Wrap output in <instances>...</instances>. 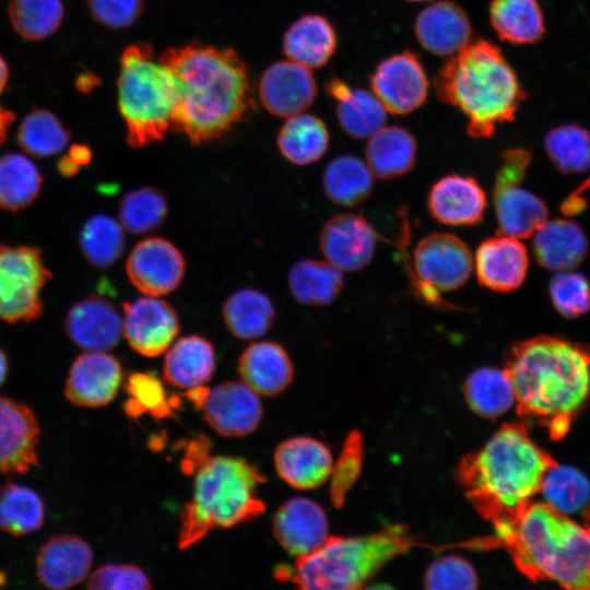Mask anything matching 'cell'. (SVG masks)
<instances>
[{"mask_svg":"<svg viewBox=\"0 0 590 590\" xmlns=\"http://www.w3.org/2000/svg\"><path fill=\"white\" fill-rule=\"evenodd\" d=\"M417 143L406 129L384 127L368 139L366 161L371 173L390 180L408 174L416 161Z\"/></svg>","mask_w":590,"mask_h":590,"instance_id":"obj_32","label":"cell"},{"mask_svg":"<svg viewBox=\"0 0 590 590\" xmlns=\"http://www.w3.org/2000/svg\"><path fill=\"white\" fill-rule=\"evenodd\" d=\"M412 264L414 295L430 307L456 308L441 293L455 291L469 280L473 259L467 244L450 233H432L417 243Z\"/></svg>","mask_w":590,"mask_h":590,"instance_id":"obj_9","label":"cell"},{"mask_svg":"<svg viewBox=\"0 0 590 590\" xmlns=\"http://www.w3.org/2000/svg\"><path fill=\"white\" fill-rule=\"evenodd\" d=\"M272 529L279 544L297 557L316 551L329 538L326 512L306 497L285 502L274 515Z\"/></svg>","mask_w":590,"mask_h":590,"instance_id":"obj_19","label":"cell"},{"mask_svg":"<svg viewBox=\"0 0 590 590\" xmlns=\"http://www.w3.org/2000/svg\"><path fill=\"white\" fill-rule=\"evenodd\" d=\"M343 274L328 261L300 259L290 270L288 287L294 298L308 306H326L340 294Z\"/></svg>","mask_w":590,"mask_h":590,"instance_id":"obj_37","label":"cell"},{"mask_svg":"<svg viewBox=\"0 0 590 590\" xmlns=\"http://www.w3.org/2000/svg\"><path fill=\"white\" fill-rule=\"evenodd\" d=\"M8 373V358L5 353L0 349V386L3 384Z\"/></svg>","mask_w":590,"mask_h":590,"instance_id":"obj_57","label":"cell"},{"mask_svg":"<svg viewBox=\"0 0 590 590\" xmlns=\"http://www.w3.org/2000/svg\"><path fill=\"white\" fill-rule=\"evenodd\" d=\"M157 59L177 80L175 131L191 144L220 139L251 108L248 69L233 48L191 42L164 50Z\"/></svg>","mask_w":590,"mask_h":590,"instance_id":"obj_1","label":"cell"},{"mask_svg":"<svg viewBox=\"0 0 590 590\" xmlns=\"http://www.w3.org/2000/svg\"><path fill=\"white\" fill-rule=\"evenodd\" d=\"M239 376L257 394L274 397L293 381L294 367L285 349L274 341L249 344L238 358Z\"/></svg>","mask_w":590,"mask_h":590,"instance_id":"obj_26","label":"cell"},{"mask_svg":"<svg viewBox=\"0 0 590 590\" xmlns=\"http://www.w3.org/2000/svg\"><path fill=\"white\" fill-rule=\"evenodd\" d=\"M548 293L554 308L567 319L577 318L590 310V283L579 272H556L550 281Z\"/></svg>","mask_w":590,"mask_h":590,"instance_id":"obj_48","label":"cell"},{"mask_svg":"<svg viewBox=\"0 0 590 590\" xmlns=\"http://www.w3.org/2000/svg\"><path fill=\"white\" fill-rule=\"evenodd\" d=\"M486 192L479 181L465 175L451 174L430 188L427 208L439 223L449 226H472L483 221Z\"/></svg>","mask_w":590,"mask_h":590,"instance_id":"obj_21","label":"cell"},{"mask_svg":"<svg viewBox=\"0 0 590 590\" xmlns=\"http://www.w3.org/2000/svg\"><path fill=\"white\" fill-rule=\"evenodd\" d=\"M258 94L270 114L287 118L304 113L315 102L317 83L310 69L287 59L266 69Z\"/></svg>","mask_w":590,"mask_h":590,"instance_id":"obj_17","label":"cell"},{"mask_svg":"<svg viewBox=\"0 0 590 590\" xmlns=\"http://www.w3.org/2000/svg\"><path fill=\"white\" fill-rule=\"evenodd\" d=\"M414 32L424 49L436 56H453L473 39L465 11L450 0L437 1L416 16Z\"/></svg>","mask_w":590,"mask_h":590,"instance_id":"obj_23","label":"cell"},{"mask_svg":"<svg viewBox=\"0 0 590 590\" xmlns=\"http://www.w3.org/2000/svg\"><path fill=\"white\" fill-rule=\"evenodd\" d=\"M50 279L38 248L0 244V320L36 319L43 308L42 290Z\"/></svg>","mask_w":590,"mask_h":590,"instance_id":"obj_10","label":"cell"},{"mask_svg":"<svg viewBox=\"0 0 590 590\" xmlns=\"http://www.w3.org/2000/svg\"><path fill=\"white\" fill-rule=\"evenodd\" d=\"M505 369L519 411L539 418L552 438H562L590 393V349L565 338L538 335L510 346Z\"/></svg>","mask_w":590,"mask_h":590,"instance_id":"obj_2","label":"cell"},{"mask_svg":"<svg viewBox=\"0 0 590 590\" xmlns=\"http://www.w3.org/2000/svg\"><path fill=\"white\" fill-rule=\"evenodd\" d=\"M338 45L335 28L320 14H306L296 20L283 36V52L288 60L308 69L329 62Z\"/></svg>","mask_w":590,"mask_h":590,"instance_id":"obj_30","label":"cell"},{"mask_svg":"<svg viewBox=\"0 0 590 590\" xmlns=\"http://www.w3.org/2000/svg\"><path fill=\"white\" fill-rule=\"evenodd\" d=\"M200 406L208 424L220 435L241 437L259 426L263 410L257 394L245 382L228 381L212 389L200 387L187 392Z\"/></svg>","mask_w":590,"mask_h":590,"instance_id":"obj_11","label":"cell"},{"mask_svg":"<svg viewBox=\"0 0 590 590\" xmlns=\"http://www.w3.org/2000/svg\"><path fill=\"white\" fill-rule=\"evenodd\" d=\"M120 362L105 351H87L73 361L64 396L74 405L99 408L110 403L121 386Z\"/></svg>","mask_w":590,"mask_h":590,"instance_id":"obj_16","label":"cell"},{"mask_svg":"<svg viewBox=\"0 0 590 590\" xmlns=\"http://www.w3.org/2000/svg\"><path fill=\"white\" fill-rule=\"evenodd\" d=\"M186 262L180 250L168 239L149 237L138 243L126 261L130 282L142 293L163 296L181 283Z\"/></svg>","mask_w":590,"mask_h":590,"instance_id":"obj_13","label":"cell"},{"mask_svg":"<svg viewBox=\"0 0 590 590\" xmlns=\"http://www.w3.org/2000/svg\"><path fill=\"white\" fill-rule=\"evenodd\" d=\"M529 578L590 590V526L547 504L530 503L512 520L504 542Z\"/></svg>","mask_w":590,"mask_h":590,"instance_id":"obj_5","label":"cell"},{"mask_svg":"<svg viewBox=\"0 0 590 590\" xmlns=\"http://www.w3.org/2000/svg\"><path fill=\"white\" fill-rule=\"evenodd\" d=\"M38 436L34 412L0 396V474L25 473L37 465Z\"/></svg>","mask_w":590,"mask_h":590,"instance_id":"obj_18","label":"cell"},{"mask_svg":"<svg viewBox=\"0 0 590 590\" xmlns=\"http://www.w3.org/2000/svg\"><path fill=\"white\" fill-rule=\"evenodd\" d=\"M327 93L337 102L335 115L342 130L355 139H369L387 122V109L374 93L333 78Z\"/></svg>","mask_w":590,"mask_h":590,"instance_id":"obj_28","label":"cell"},{"mask_svg":"<svg viewBox=\"0 0 590 590\" xmlns=\"http://www.w3.org/2000/svg\"><path fill=\"white\" fill-rule=\"evenodd\" d=\"M489 22L497 36L511 44H535L545 34L538 0H492Z\"/></svg>","mask_w":590,"mask_h":590,"instance_id":"obj_33","label":"cell"},{"mask_svg":"<svg viewBox=\"0 0 590 590\" xmlns=\"http://www.w3.org/2000/svg\"><path fill=\"white\" fill-rule=\"evenodd\" d=\"M45 521V504L32 488L5 482L0 487V530L13 536L37 531Z\"/></svg>","mask_w":590,"mask_h":590,"instance_id":"obj_40","label":"cell"},{"mask_svg":"<svg viewBox=\"0 0 590 590\" xmlns=\"http://www.w3.org/2000/svg\"><path fill=\"white\" fill-rule=\"evenodd\" d=\"M8 76H9L8 66L5 61L3 60V58L0 56V94L7 85Z\"/></svg>","mask_w":590,"mask_h":590,"instance_id":"obj_56","label":"cell"},{"mask_svg":"<svg viewBox=\"0 0 590 590\" xmlns=\"http://www.w3.org/2000/svg\"><path fill=\"white\" fill-rule=\"evenodd\" d=\"M424 583L434 590H471L475 589L479 579L473 566L461 556H442L428 567Z\"/></svg>","mask_w":590,"mask_h":590,"instance_id":"obj_49","label":"cell"},{"mask_svg":"<svg viewBox=\"0 0 590 590\" xmlns=\"http://www.w3.org/2000/svg\"><path fill=\"white\" fill-rule=\"evenodd\" d=\"M545 151L553 165L564 174H579L590 168V131L577 125L551 129L544 138Z\"/></svg>","mask_w":590,"mask_h":590,"instance_id":"obj_43","label":"cell"},{"mask_svg":"<svg viewBox=\"0 0 590 590\" xmlns=\"http://www.w3.org/2000/svg\"><path fill=\"white\" fill-rule=\"evenodd\" d=\"M588 249L582 228L566 219L546 221L534 233L532 243L536 262L555 272L574 270L585 260Z\"/></svg>","mask_w":590,"mask_h":590,"instance_id":"obj_29","label":"cell"},{"mask_svg":"<svg viewBox=\"0 0 590 590\" xmlns=\"http://www.w3.org/2000/svg\"><path fill=\"white\" fill-rule=\"evenodd\" d=\"M191 500L180 512L178 546L193 545L214 529H228L261 516L258 496L264 475L246 459L205 457L197 467Z\"/></svg>","mask_w":590,"mask_h":590,"instance_id":"obj_6","label":"cell"},{"mask_svg":"<svg viewBox=\"0 0 590 590\" xmlns=\"http://www.w3.org/2000/svg\"><path fill=\"white\" fill-rule=\"evenodd\" d=\"M494 208L499 235L528 238L547 221L545 202L520 185L494 189Z\"/></svg>","mask_w":590,"mask_h":590,"instance_id":"obj_31","label":"cell"},{"mask_svg":"<svg viewBox=\"0 0 590 590\" xmlns=\"http://www.w3.org/2000/svg\"><path fill=\"white\" fill-rule=\"evenodd\" d=\"M69 130L47 109H34L25 116L17 131V142L27 153L47 157L61 152L70 140Z\"/></svg>","mask_w":590,"mask_h":590,"instance_id":"obj_44","label":"cell"},{"mask_svg":"<svg viewBox=\"0 0 590 590\" xmlns=\"http://www.w3.org/2000/svg\"><path fill=\"white\" fill-rule=\"evenodd\" d=\"M119 221L132 234L158 228L167 215L165 196L156 188L140 187L128 191L119 201Z\"/></svg>","mask_w":590,"mask_h":590,"instance_id":"obj_46","label":"cell"},{"mask_svg":"<svg viewBox=\"0 0 590 590\" xmlns=\"http://www.w3.org/2000/svg\"><path fill=\"white\" fill-rule=\"evenodd\" d=\"M273 459L280 477L298 489L320 486L331 476L333 468L329 448L306 436L292 437L279 444Z\"/></svg>","mask_w":590,"mask_h":590,"instance_id":"obj_24","label":"cell"},{"mask_svg":"<svg viewBox=\"0 0 590 590\" xmlns=\"http://www.w3.org/2000/svg\"><path fill=\"white\" fill-rule=\"evenodd\" d=\"M88 589L97 590H148L151 580L139 566L131 564H107L97 568L90 577Z\"/></svg>","mask_w":590,"mask_h":590,"instance_id":"obj_50","label":"cell"},{"mask_svg":"<svg viewBox=\"0 0 590 590\" xmlns=\"http://www.w3.org/2000/svg\"><path fill=\"white\" fill-rule=\"evenodd\" d=\"M13 120L14 115L0 105V144L5 140L9 126Z\"/></svg>","mask_w":590,"mask_h":590,"instance_id":"obj_55","label":"cell"},{"mask_svg":"<svg viewBox=\"0 0 590 590\" xmlns=\"http://www.w3.org/2000/svg\"><path fill=\"white\" fill-rule=\"evenodd\" d=\"M464 393L470 408L484 417H498L516 404L514 385L506 369L481 367L472 371Z\"/></svg>","mask_w":590,"mask_h":590,"instance_id":"obj_38","label":"cell"},{"mask_svg":"<svg viewBox=\"0 0 590 590\" xmlns=\"http://www.w3.org/2000/svg\"><path fill=\"white\" fill-rule=\"evenodd\" d=\"M370 86L387 111L406 115L425 103L429 83L421 58L404 50L377 64Z\"/></svg>","mask_w":590,"mask_h":590,"instance_id":"obj_12","label":"cell"},{"mask_svg":"<svg viewBox=\"0 0 590 590\" xmlns=\"http://www.w3.org/2000/svg\"><path fill=\"white\" fill-rule=\"evenodd\" d=\"M80 167L88 163L91 158V152L86 146L76 145L73 146L68 155Z\"/></svg>","mask_w":590,"mask_h":590,"instance_id":"obj_54","label":"cell"},{"mask_svg":"<svg viewBox=\"0 0 590 590\" xmlns=\"http://www.w3.org/2000/svg\"><path fill=\"white\" fill-rule=\"evenodd\" d=\"M436 94L468 119V133L491 138L496 126L515 119L526 98L516 72L499 47L473 38L447 60L437 73Z\"/></svg>","mask_w":590,"mask_h":590,"instance_id":"obj_4","label":"cell"},{"mask_svg":"<svg viewBox=\"0 0 590 590\" xmlns=\"http://www.w3.org/2000/svg\"><path fill=\"white\" fill-rule=\"evenodd\" d=\"M474 266L482 286L497 293H509L523 284L529 256L518 238L498 234L479 245Z\"/></svg>","mask_w":590,"mask_h":590,"instance_id":"obj_20","label":"cell"},{"mask_svg":"<svg viewBox=\"0 0 590 590\" xmlns=\"http://www.w3.org/2000/svg\"><path fill=\"white\" fill-rule=\"evenodd\" d=\"M411 545L402 527L356 538H328L316 551L279 566V580L308 590H350L362 587L396 555Z\"/></svg>","mask_w":590,"mask_h":590,"instance_id":"obj_8","label":"cell"},{"mask_svg":"<svg viewBox=\"0 0 590 590\" xmlns=\"http://www.w3.org/2000/svg\"><path fill=\"white\" fill-rule=\"evenodd\" d=\"M532 155L523 148H512L502 153L494 189L520 185L531 164Z\"/></svg>","mask_w":590,"mask_h":590,"instance_id":"obj_52","label":"cell"},{"mask_svg":"<svg viewBox=\"0 0 590 590\" xmlns=\"http://www.w3.org/2000/svg\"><path fill=\"white\" fill-rule=\"evenodd\" d=\"M93 20L110 30L131 26L141 15L143 0H87Z\"/></svg>","mask_w":590,"mask_h":590,"instance_id":"obj_51","label":"cell"},{"mask_svg":"<svg viewBox=\"0 0 590 590\" xmlns=\"http://www.w3.org/2000/svg\"><path fill=\"white\" fill-rule=\"evenodd\" d=\"M9 17L14 31L28 40H43L61 25V0H11Z\"/></svg>","mask_w":590,"mask_h":590,"instance_id":"obj_45","label":"cell"},{"mask_svg":"<svg viewBox=\"0 0 590 590\" xmlns=\"http://www.w3.org/2000/svg\"><path fill=\"white\" fill-rule=\"evenodd\" d=\"M117 88L131 148L141 149L175 131L179 86L173 72L154 59L151 45L133 44L123 50Z\"/></svg>","mask_w":590,"mask_h":590,"instance_id":"obj_7","label":"cell"},{"mask_svg":"<svg viewBox=\"0 0 590 590\" xmlns=\"http://www.w3.org/2000/svg\"><path fill=\"white\" fill-rule=\"evenodd\" d=\"M64 328L72 342L81 349L107 351L120 341L122 318L107 299L90 296L70 308Z\"/></svg>","mask_w":590,"mask_h":590,"instance_id":"obj_25","label":"cell"},{"mask_svg":"<svg viewBox=\"0 0 590 590\" xmlns=\"http://www.w3.org/2000/svg\"><path fill=\"white\" fill-rule=\"evenodd\" d=\"M539 493L545 504L565 516L590 512V482L574 467L554 462L546 470Z\"/></svg>","mask_w":590,"mask_h":590,"instance_id":"obj_39","label":"cell"},{"mask_svg":"<svg viewBox=\"0 0 590 590\" xmlns=\"http://www.w3.org/2000/svg\"><path fill=\"white\" fill-rule=\"evenodd\" d=\"M222 316L235 338L252 340L268 332L275 311L271 299L264 293L246 287L227 297L222 306Z\"/></svg>","mask_w":590,"mask_h":590,"instance_id":"obj_35","label":"cell"},{"mask_svg":"<svg viewBox=\"0 0 590 590\" xmlns=\"http://www.w3.org/2000/svg\"><path fill=\"white\" fill-rule=\"evenodd\" d=\"M43 177L37 166L17 153L0 157V208L19 211L38 196Z\"/></svg>","mask_w":590,"mask_h":590,"instance_id":"obj_41","label":"cell"},{"mask_svg":"<svg viewBox=\"0 0 590 590\" xmlns=\"http://www.w3.org/2000/svg\"><path fill=\"white\" fill-rule=\"evenodd\" d=\"M122 307V334L129 346L146 357L166 352L180 330L175 309L150 295L126 302Z\"/></svg>","mask_w":590,"mask_h":590,"instance_id":"obj_14","label":"cell"},{"mask_svg":"<svg viewBox=\"0 0 590 590\" xmlns=\"http://www.w3.org/2000/svg\"><path fill=\"white\" fill-rule=\"evenodd\" d=\"M359 450L357 442L355 445L347 442L342 456L332 468L331 494L334 503H340L349 485L354 481L359 469Z\"/></svg>","mask_w":590,"mask_h":590,"instance_id":"obj_53","label":"cell"},{"mask_svg":"<svg viewBox=\"0 0 590 590\" xmlns=\"http://www.w3.org/2000/svg\"><path fill=\"white\" fill-rule=\"evenodd\" d=\"M213 344L204 337L191 334L178 339L167 349L163 378L173 387L192 390L204 385L215 371Z\"/></svg>","mask_w":590,"mask_h":590,"instance_id":"obj_27","label":"cell"},{"mask_svg":"<svg viewBox=\"0 0 590 590\" xmlns=\"http://www.w3.org/2000/svg\"><path fill=\"white\" fill-rule=\"evenodd\" d=\"M554 462L523 426L508 424L462 460L459 477L481 514L496 522L515 518L531 503Z\"/></svg>","mask_w":590,"mask_h":590,"instance_id":"obj_3","label":"cell"},{"mask_svg":"<svg viewBox=\"0 0 590 590\" xmlns=\"http://www.w3.org/2000/svg\"><path fill=\"white\" fill-rule=\"evenodd\" d=\"M329 143L326 123L319 117L305 113L287 117L278 134L281 154L296 165H309L319 161Z\"/></svg>","mask_w":590,"mask_h":590,"instance_id":"obj_34","label":"cell"},{"mask_svg":"<svg viewBox=\"0 0 590 590\" xmlns=\"http://www.w3.org/2000/svg\"><path fill=\"white\" fill-rule=\"evenodd\" d=\"M92 562L93 552L86 541L72 534L56 535L38 551L37 577L49 589H68L85 579Z\"/></svg>","mask_w":590,"mask_h":590,"instance_id":"obj_22","label":"cell"},{"mask_svg":"<svg viewBox=\"0 0 590 590\" xmlns=\"http://www.w3.org/2000/svg\"><path fill=\"white\" fill-rule=\"evenodd\" d=\"M125 228L109 215L95 214L83 225L80 247L86 260L96 268H109L125 249Z\"/></svg>","mask_w":590,"mask_h":590,"instance_id":"obj_42","label":"cell"},{"mask_svg":"<svg viewBox=\"0 0 590 590\" xmlns=\"http://www.w3.org/2000/svg\"><path fill=\"white\" fill-rule=\"evenodd\" d=\"M406 1H411V2H424V1H428V0H406Z\"/></svg>","mask_w":590,"mask_h":590,"instance_id":"obj_58","label":"cell"},{"mask_svg":"<svg viewBox=\"0 0 590 590\" xmlns=\"http://www.w3.org/2000/svg\"><path fill=\"white\" fill-rule=\"evenodd\" d=\"M323 190L331 202L353 206L368 199L374 188V174L361 158L340 155L324 168Z\"/></svg>","mask_w":590,"mask_h":590,"instance_id":"obj_36","label":"cell"},{"mask_svg":"<svg viewBox=\"0 0 590 590\" xmlns=\"http://www.w3.org/2000/svg\"><path fill=\"white\" fill-rule=\"evenodd\" d=\"M129 399L125 411L130 416L149 413L155 417L172 414V404L160 379L152 373H134L126 381Z\"/></svg>","mask_w":590,"mask_h":590,"instance_id":"obj_47","label":"cell"},{"mask_svg":"<svg viewBox=\"0 0 590 590\" xmlns=\"http://www.w3.org/2000/svg\"><path fill=\"white\" fill-rule=\"evenodd\" d=\"M377 233L362 213H340L323 225L319 246L327 261L341 271H358L373 260Z\"/></svg>","mask_w":590,"mask_h":590,"instance_id":"obj_15","label":"cell"}]
</instances>
